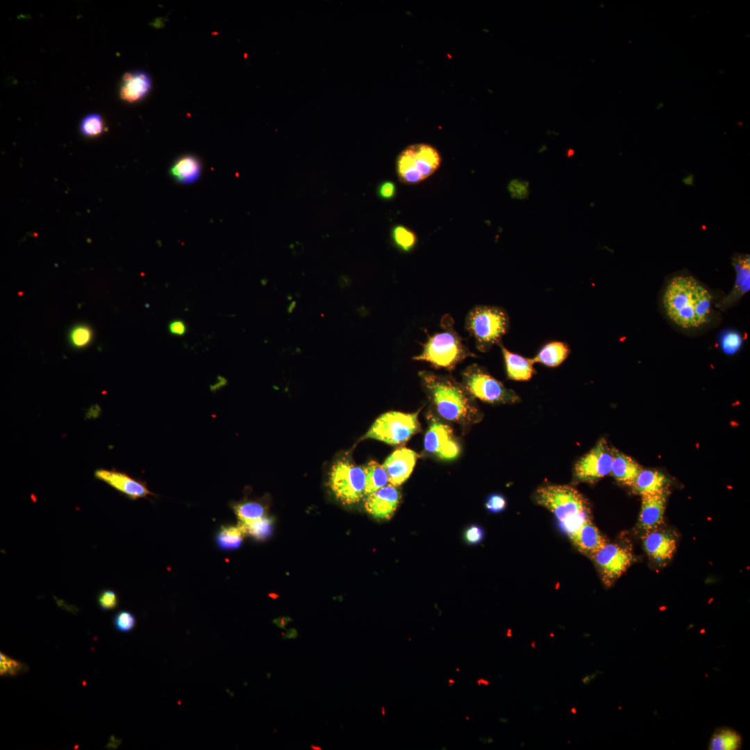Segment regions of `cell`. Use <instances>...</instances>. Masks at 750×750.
Segmentation results:
<instances>
[{"label": "cell", "mask_w": 750, "mask_h": 750, "mask_svg": "<svg viewBox=\"0 0 750 750\" xmlns=\"http://www.w3.org/2000/svg\"><path fill=\"white\" fill-rule=\"evenodd\" d=\"M711 303L710 292L689 275L672 277L662 297L665 314L683 328H698L706 324L711 314Z\"/></svg>", "instance_id": "1"}, {"label": "cell", "mask_w": 750, "mask_h": 750, "mask_svg": "<svg viewBox=\"0 0 750 750\" xmlns=\"http://www.w3.org/2000/svg\"><path fill=\"white\" fill-rule=\"evenodd\" d=\"M423 387L438 413L444 419L463 426L479 422L483 413L475 398L453 377L431 372L419 373Z\"/></svg>", "instance_id": "2"}, {"label": "cell", "mask_w": 750, "mask_h": 750, "mask_svg": "<svg viewBox=\"0 0 750 750\" xmlns=\"http://www.w3.org/2000/svg\"><path fill=\"white\" fill-rule=\"evenodd\" d=\"M534 500L555 515L561 528L569 536L590 519V509L588 501L579 491L572 486H540L535 492Z\"/></svg>", "instance_id": "3"}, {"label": "cell", "mask_w": 750, "mask_h": 750, "mask_svg": "<svg viewBox=\"0 0 750 750\" xmlns=\"http://www.w3.org/2000/svg\"><path fill=\"white\" fill-rule=\"evenodd\" d=\"M451 317L444 318L443 331L430 336L423 344L421 353L414 360L426 361L437 369H453L466 358L475 356L453 328Z\"/></svg>", "instance_id": "4"}, {"label": "cell", "mask_w": 750, "mask_h": 750, "mask_svg": "<svg viewBox=\"0 0 750 750\" xmlns=\"http://www.w3.org/2000/svg\"><path fill=\"white\" fill-rule=\"evenodd\" d=\"M509 326L507 312L498 306H475L469 312L465 320V328L481 352H487L494 344H499Z\"/></svg>", "instance_id": "5"}, {"label": "cell", "mask_w": 750, "mask_h": 750, "mask_svg": "<svg viewBox=\"0 0 750 750\" xmlns=\"http://www.w3.org/2000/svg\"><path fill=\"white\" fill-rule=\"evenodd\" d=\"M441 157L433 147L415 144L406 147L397 160V172L401 181L414 184L431 174L440 167Z\"/></svg>", "instance_id": "6"}, {"label": "cell", "mask_w": 750, "mask_h": 750, "mask_svg": "<svg viewBox=\"0 0 750 750\" xmlns=\"http://www.w3.org/2000/svg\"><path fill=\"white\" fill-rule=\"evenodd\" d=\"M462 385L475 399L488 403H514L520 398L484 368L476 364L468 366L462 373Z\"/></svg>", "instance_id": "7"}, {"label": "cell", "mask_w": 750, "mask_h": 750, "mask_svg": "<svg viewBox=\"0 0 750 750\" xmlns=\"http://www.w3.org/2000/svg\"><path fill=\"white\" fill-rule=\"evenodd\" d=\"M419 410L414 413L390 411L376 419L363 438H371L392 445L403 444L421 430Z\"/></svg>", "instance_id": "8"}, {"label": "cell", "mask_w": 750, "mask_h": 750, "mask_svg": "<svg viewBox=\"0 0 750 750\" xmlns=\"http://www.w3.org/2000/svg\"><path fill=\"white\" fill-rule=\"evenodd\" d=\"M329 483L335 497L344 504L357 503L365 496L364 469L349 460H339L333 464Z\"/></svg>", "instance_id": "9"}, {"label": "cell", "mask_w": 750, "mask_h": 750, "mask_svg": "<svg viewBox=\"0 0 750 750\" xmlns=\"http://www.w3.org/2000/svg\"><path fill=\"white\" fill-rule=\"evenodd\" d=\"M612 451L604 438L575 464L574 478L580 482L594 483L610 473Z\"/></svg>", "instance_id": "10"}, {"label": "cell", "mask_w": 750, "mask_h": 750, "mask_svg": "<svg viewBox=\"0 0 750 750\" xmlns=\"http://www.w3.org/2000/svg\"><path fill=\"white\" fill-rule=\"evenodd\" d=\"M599 568L605 585H611L630 567L633 555L624 547L606 542L590 556Z\"/></svg>", "instance_id": "11"}, {"label": "cell", "mask_w": 750, "mask_h": 750, "mask_svg": "<svg viewBox=\"0 0 750 750\" xmlns=\"http://www.w3.org/2000/svg\"><path fill=\"white\" fill-rule=\"evenodd\" d=\"M425 450L442 460L456 459L460 447L451 428L435 418H432L424 437Z\"/></svg>", "instance_id": "12"}, {"label": "cell", "mask_w": 750, "mask_h": 750, "mask_svg": "<svg viewBox=\"0 0 750 750\" xmlns=\"http://www.w3.org/2000/svg\"><path fill=\"white\" fill-rule=\"evenodd\" d=\"M94 475L97 479L104 482L133 500L153 494L144 482L115 469H97Z\"/></svg>", "instance_id": "13"}, {"label": "cell", "mask_w": 750, "mask_h": 750, "mask_svg": "<svg viewBox=\"0 0 750 750\" xmlns=\"http://www.w3.org/2000/svg\"><path fill=\"white\" fill-rule=\"evenodd\" d=\"M401 497L397 487L389 484L367 495L365 507L373 517L390 519L396 511Z\"/></svg>", "instance_id": "14"}, {"label": "cell", "mask_w": 750, "mask_h": 750, "mask_svg": "<svg viewBox=\"0 0 750 750\" xmlns=\"http://www.w3.org/2000/svg\"><path fill=\"white\" fill-rule=\"evenodd\" d=\"M417 458L415 451L406 447H400L393 451L383 465L390 484L398 487L404 483L411 474Z\"/></svg>", "instance_id": "15"}, {"label": "cell", "mask_w": 750, "mask_h": 750, "mask_svg": "<svg viewBox=\"0 0 750 750\" xmlns=\"http://www.w3.org/2000/svg\"><path fill=\"white\" fill-rule=\"evenodd\" d=\"M668 492L667 490L642 496L639 525L646 532L657 529L663 522Z\"/></svg>", "instance_id": "16"}, {"label": "cell", "mask_w": 750, "mask_h": 750, "mask_svg": "<svg viewBox=\"0 0 750 750\" xmlns=\"http://www.w3.org/2000/svg\"><path fill=\"white\" fill-rule=\"evenodd\" d=\"M644 548L649 557L658 563H664L674 556L676 540L669 532L653 530L643 537Z\"/></svg>", "instance_id": "17"}, {"label": "cell", "mask_w": 750, "mask_h": 750, "mask_svg": "<svg viewBox=\"0 0 750 750\" xmlns=\"http://www.w3.org/2000/svg\"><path fill=\"white\" fill-rule=\"evenodd\" d=\"M736 278L735 285L728 296L718 306L723 309L731 307L750 290V257L749 254L735 253L732 257Z\"/></svg>", "instance_id": "18"}, {"label": "cell", "mask_w": 750, "mask_h": 750, "mask_svg": "<svg viewBox=\"0 0 750 750\" xmlns=\"http://www.w3.org/2000/svg\"><path fill=\"white\" fill-rule=\"evenodd\" d=\"M151 88L152 81L147 72L144 70L128 72L122 77L119 97L126 102L135 103L145 97Z\"/></svg>", "instance_id": "19"}, {"label": "cell", "mask_w": 750, "mask_h": 750, "mask_svg": "<svg viewBox=\"0 0 750 750\" xmlns=\"http://www.w3.org/2000/svg\"><path fill=\"white\" fill-rule=\"evenodd\" d=\"M201 174V162L193 154H185L177 158L169 169L171 177L176 182L184 185L196 182Z\"/></svg>", "instance_id": "20"}, {"label": "cell", "mask_w": 750, "mask_h": 750, "mask_svg": "<svg viewBox=\"0 0 750 750\" xmlns=\"http://www.w3.org/2000/svg\"><path fill=\"white\" fill-rule=\"evenodd\" d=\"M569 538L580 551L589 556L607 542L590 519L585 521Z\"/></svg>", "instance_id": "21"}, {"label": "cell", "mask_w": 750, "mask_h": 750, "mask_svg": "<svg viewBox=\"0 0 750 750\" xmlns=\"http://www.w3.org/2000/svg\"><path fill=\"white\" fill-rule=\"evenodd\" d=\"M499 345L504 359L508 378L522 381L530 380L535 372L533 358L510 351L501 342Z\"/></svg>", "instance_id": "22"}, {"label": "cell", "mask_w": 750, "mask_h": 750, "mask_svg": "<svg viewBox=\"0 0 750 750\" xmlns=\"http://www.w3.org/2000/svg\"><path fill=\"white\" fill-rule=\"evenodd\" d=\"M612 462L610 473L619 483L632 486L642 467L631 457L616 449H612Z\"/></svg>", "instance_id": "23"}, {"label": "cell", "mask_w": 750, "mask_h": 750, "mask_svg": "<svg viewBox=\"0 0 750 750\" xmlns=\"http://www.w3.org/2000/svg\"><path fill=\"white\" fill-rule=\"evenodd\" d=\"M668 480L660 472L655 469H641L632 488L640 494H653L666 490Z\"/></svg>", "instance_id": "24"}, {"label": "cell", "mask_w": 750, "mask_h": 750, "mask_svg": "<svg viewBox=\"0 0 750 750\" xmlns=\"http://www.w3.org/2000/svg\"><path fill=\"white\" fill-rule=\"evenodd\" d=\"M570 353L569 345L562 341H551L542 346L533 358L534 363L555 367L562 364Z\"/></svg>", "instance_id": "25"}, {"label": "cell", "mask_w": 750, "mask_h": 750, "mask_svg": "<svg viewBox=\"0 0 750 750\" xmlns=\"http://www.w3.org/2000/svg\"><path fill=\"white\" fill-rule=\"evenodd\" d=\"M741 747V735L737 731L728 727L717 728L708 746L710 750H738Z\"/></svg>", "instance_id": "26"}, {"label": "cell", "mask_w": 750, "mask_h": 750, "mask_svg": "<svg viewBox=\"0 0 750 750\" xmlns=\"http://www.w3.org/2000/svg\"><path fill=\"white\" fill-rule=\"evenodd\" d=\"M365 473V496L385 486L388 482L387 472L383 465L371 460L363 467Z\"/></svg>", "instance_id": "27"}, {"label": "cell", "mask_w": 750, "mask_h": 750, "mask_svg": "<svg viewBox=\"0 0 750 750\" xmlns=\"http://www.w3.org/2000/svg\"><path fill=\"white\" fill-rule=\"evenodd\" d=\"M245 533L238 526H222L216 535L217 545L224 550H233L238 548L242 543Z\"/></svg>", "instance_id": "28"}, {"label": "cell", "mask_w": 750, "mask_h": 750, "mask_svg": "<svg viewBox=\"0 0 750 750\" xmlns=\"http://www.w3.org/2000/svg\"><path fill=\"white\" fill-rule=\"evenodd\" d=\"M239 522L245 523L266 516V508L257 501H244L232 506Z\"/></svg>", "instance_id": "29"}, {"label": "cell", "mask_w": 750, "mask_h": 750, "mask_svg": "<svg viewBox=\"0 0 750 750\" xmlns=\"http://www.w3.org/2000/svg\"><path fill=\"white\" fill-rule=\"evenodd\" d=\"M239 526L243 529L245 534H248L258 540H262L268 538L273 530V519L267 515L260 519L251 522L241 523Z\"/></svg>", "instance_id": "30"}, {"label": "cell", "mask_w": 750, "mask_h": 750, "mask_svg": "<svg viewBox=\"0 0 750 750\" xmlns=\"http://www.w3.org/2000/svg\"><path fill=\"white\" fill-rule=\"evenodd\" d=\"M392 237L394 244L403 251H410L417 242L416 235L408 228L398 225L393 228Z\"/></svg>", "instance_id": "31"}, {"label": "cell", "mask_w": 750, "mask_h": 750, "mask_svg": "<svg viewBox=\"0 0 750 750\" xmlns=\"http://www.w3.org/2000/svg\"><path fill=\"white\" fill-rule=\"evenodd\" d=\"M80 128L83 135L96 137L104 131V124L99 114L91 113L84 117L81 122Z\"/></svg>", "instance_id": "32"}, {"label": "cell", "mask_w": 750, "mask_h": 750, "mask_svg": "<svg viewBox=\"0 0 750 750\" xmlns=\"http://www.w3.org/2000/svg\"><path fill=\"white\" fill-rule=\"evenodd\" d=\"M136 619L131 612L122 610L118 612L114 617L113 624L115 628L122 633L131 631L135 626Z\"/></svg>", "instance_id": "33"}, {"label": "cell", "mask_w": 750, "mask_h": 750, "mask_svg": "<svg viewBox=\"0 0 750 750\" xmlns=\"http://www.w3.org/2000/svg\"><path fill=\"white\" fill-rule=\"evenodd\" d=\"M720 344L722 350L726 353L733 354L741 346L742 337L736 332H726L722 335Z\"/></svg>", "instance_id": "34"}, {"label": "cell", "mask_w": 750, "mask_h": 750, "mask_svg": "<svg viewBox=\"0 0 750 750\" xmlns=\"http://www.w3.org/2000/svg\"><path fill=\"white\" fill-rule=\"evenodd\" d=\"M98 605L102 611H108L115 609L118 603L116 593L110 589H105L100 592L97 598Z\"/></svg>", "instance_id": "35"}, {"label": "cell", "mask_w": 750, "mask_h": 750, "mask_svg": "<svg viewBox=\"0 0 750 750\" xmlns=\"http://www.w3.org/2000/svg\"><path fill=\"white\" fill-rule=\"evenodd\" d=\"M1 675L15 676L24 669V665L1 653Z\"/></svg>", "instance_id": "36"}, {"label": "cell", "mask_w": 750, "mask_h": 750, "mask_svg": "<svg viewBox=\"0 0 750 750\" xmlns=\"http://www.w3.org/2000/svg\"><path fill=\"white\" fill-rule=\"evenodd\" d=\"M506 499L500 494H490L485 502V508L491 512H499L503 511L506 507Z\"/></svg>", "instance_id": "37"}, {"label": "cell", "mask_w": 750, "mask_h": 750, "mask_svg": "<svg viewBox=\"0 0 750 750\" xmlns=\"http://www.w3.org/2000/svg\"><path fill=\"white\" fill-rule=\"evenodd\" d=\"M508 191L512 198L524 199L528 194V183L519 180H512L508 184Z\"/></svg>", "instance_id": "38"}, {"label": "cell", "mask_w": 750, "mask_h": 750, "mask_svg": "<svg viewBox=\"0 0 750 750\" xmlns=\"http://www.w3.org/2000/svg\"><path fill=\"white\" fill-rule=\"evenodd\" d=\"M484 537L483 528L478 525H471L467 527L464 533V538L469 544H476L481 542Z\"/></svg>", "instance_id": "39"}, {"label": "cell", "mask_w": 750, "mask_h": 750, "mask_svg": "<svg viewBox=\"0 0 750 750\" xmlns=\"http://www.w3.org/2000/svg\"><path fill=\"white\" fill-rule=\"evenodd\" d=\"M90 331L83 327L76 328L72 335L73 342L77 346L85 344L90 340Z\"/></svg>", "instance_id": "40"}, {"label": "cell", "mask_w": 750, "mask_h": 750, "mask_svg": "<svg viewBox=\"0 0 750 750\" xmlns=\"http://www.w3.org/2000/svg\"><path fill=\"white\" fill-rule=\"evenodd\" d=\"M378 192V195L383 199H392L396 192L395 185L391 181H385L380 185Z\"/></svg>", "instance_id": "41"}, {"label": "cell", "mask_w": 750, "mask_h": 750, "mask_svg": "<svg viewBox=\"0 0 750 750\" xmlns=\"http://www.w3.org/2000/svg\"><path fill=\"white\" fill-rule=\"evenodd\" d=\"M169 332L175 335H183L186 332V325L181 320H174L169 325Z\"/></svg>", "instance_id": "42"}, {"label": "cell", "mask_w": 750, "mask_h": 750, "mask_svg": "<svg viewBox=\"0 0 750 750\" xmlns=\"http://www.w3.org/2000/svg\"><path fill=\"white\" fill-rule=\"evenodd\" d=\"M292 619L289 617H283L278 619H275L273 622L276 624L277 626L285 629V626L288 623L292 622Z\"/></svg>", "instance_id": "43"}, {"label": "cell", "mask_w": 750, "mask_h": 750, "mask_svg": "<svg viewBox=\"0 0 750 750\" xmlns=\"http://www.w3.org/2000/svg\"><path fill=\"white\" fill-rule=\"evenodd\" d=\"M286 631H287L286 634L283 635L284 636L283 637V640H285V639H296V638H298L299 634H298L297 631L295 628H290V629L286 630Z\"/></svg>", "instance_id": "44"}, {"label": "cell", "mask_w": 750, "mask_h": 750, "mask_svg": "<svg viewBox=\"0 0 750 750\" xmlns=\"http://www.w3.org/2000/svg\"><path fill=\"white\" fill-rule=\"evenodd\" d=\"M683 181L688 185H691L693 183V176L690 175L689 176H687L683 179Z\"/></svg>", "instance_id": "45"}, {"label": "cell", "mask_w": 750, "mask_h": 750, "mask_svg": "<svg viewBox=\"0 0 750 750\" xmlns=\"http://www.w3.org/2000/svg\"><path fill=\"white\" fill-rule=\"evenodd\" d=\"M477 683L479 685H481V684H483V685H488L490 683V682L486 681V680H484V679H479V680L477 681Z\"/></svg>", "instance_id": "46"}, {"label": "cell", "mask_w": 750, "mask_h": 750, "mask_svg": "<svg viewBox=\"0 0 750 750\" xmlns=\"http://www.w3.org/2000/svg\"><path fill=\"white\" fill-rule=\"evenodd\" d=\"M310 747L312 750H322V748L321 747L313 744H310Z\"/></svg>", "instance_id": "47"}, {"label": "cell", "mask_w": 750, "mask_h": 750, "mask_svg": "<svg viewBox=\"0 0 750 750\" xmlns=\"http://www.w3.org/2000/svg\"><path fill=\"white\" fill-rule=\"evenodd\" d=\"M571 712H572L573 714H575V713L576 712V708H572L571 709Z\"/></svg>", "instance_id": "48"}, {"label": "cell", "mask_w": 750, "mask_h": 750, "mask_svg": "<svg viewBox=\"0 0 750 750\" xmlns=\"http://www.w3.org/2000/svg\"><path fill=\"white\" fill-rule=\"evenodd\" d=\"M381 710H382V715H385V708L383 707H382Z\"/></svg>", "instance_id": "49"}, {"label": "cell", "mask_w": 750, "mask_h": 750, "mask_svg": "<svg viewBox=\"0 0 750 750\" xmlns=\"http://www.w3.org/2000/svg\"><path fill=\"white\" fill-rule=\"evenodd\" d=\"M534 643H535V642H533V644H532V646H533V648H534Z\"/></svg>", "instance_id": "50"}]
</instances>
